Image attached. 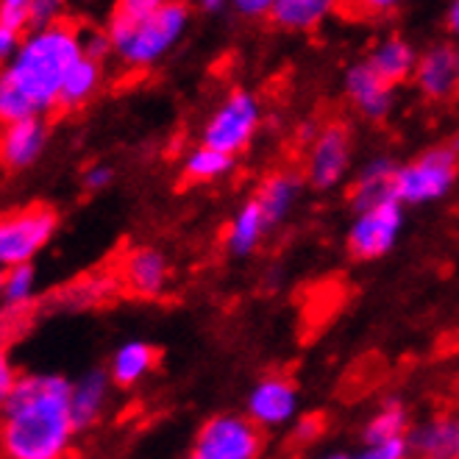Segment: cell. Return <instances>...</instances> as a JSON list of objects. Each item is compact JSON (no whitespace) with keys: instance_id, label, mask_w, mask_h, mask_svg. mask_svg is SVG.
<instances>
[{"instance_id":"6da1fadb","label":"cell","mask_w":459,"mask_h":459,"mask_svg":"<svg viewBox=\"0 0 459 459\" xmlns=\"http://www.w3.org/2000/svg\"><path fill=\"white\" fill-rule=\"evenodd\" d=\"M73 382L65 373H20V382L0 410V456L65 459L78 435L73 415Z\"/></svg>"},{"instance_id":"7a4b0ae2","label":"cell","mask_w":459,"mask_h":459,"mask_svg":"<svg viewBox=\"0 0 459 459\" xmlns=\"http://www.w3.org/2000/svg\"><path fill=\"white\" fill-rule=\"evenodd\" d=\"M81 53V25L75 22L65 20L25 34L0 67V126L56 109L65 75Z\"/></svg>"},{"instance_id":"3957f363","label":"cell","mask_w":459,"mask_h":459,"mask_svg":"<svg viewBox=\"0 0 459 459\" xmlns=\"http://www.w3.org/2000/svg\"><path fill=\"white\" fill-rule=\"evenodd\" d=\"M193 9L184 0H170L168 6H161L156 14L140 20V22H117L109 20L106 34L112 39L115 56L131 67V70H145L159 65L168 53L184 39L186 29H190Z\"/></svg>"},{"instance_id":"277c9868","label":"cell","mask_w":459,"mask_h":459,"mask_svg":"<svg viewBox=\"0 0 459 459\" xmlns=\"http://www.w3.org/2000/svg\"><path fill=\"white\" fill-rule=\"evenodd\" d=\"M59 231V214L50 206L34 204L0 214V264L22 267L50 246Z\"/></svg>"},{"instance_id":"5b68a950","label":"cell","mask_w":459,"mask_h":459,"mask_svg":"<svg viewBox=\"0 0 459 459\" xmlns=\"http://www.w3.org/2000/svg\"><path fill=\"white\" fill-rule=\"evenodd\" d=\"M456 178L459 159L448 145H435L395 170V198L412 206L440 201L451 193Z\"/></svg>"},{"instance_id":"8992f818","label":"cell","mask_w":459,"mask_h":459,"mask_svg":"<svg viewBox=\"0 0 459 459\" xmlns=\"http://www.w3.org/2000/svg\"><path fill=\"white\" fill-rule=\"evenodd\" d=\"M262 123V103L248 90H234L209 115L204 126V145L223 151L229 156L242 153L256 137Z\"/></svg>"},{"instance_id":"52a82bcc","label":"cell","mask_w":459,"mask_h":459,"mask_svg":"<svg viewBox=\"0 0 459 459\" xmlns=\"http://www.w3.org/2000/svg\"><path fill=\"white\" fill-rule=\"evenodd\" d=\"M264 431L251 418L214 415L209 418L198 437L193 456L198 459H262Z\"/></svg>"},{"instance_id":"ba28073f","label":"cell","mask_w":459,"mask_h":459,"mask_svg":"<svg viewBox=\"0 0 459 459\" xmlns=\"http://www.w3.org/2000/svg\"><path fill=\"white\" fill-rule=\"evenodd\" d=\"M351 151H354L351 128L345 123H326L309 143L304 178L315 190H332V186H337L348 173Z\"/></svg>"},{"instance_id":"9c48e42d","label":"cell","mask_w":459,"mask_h":459,"mask_svg":"<svg viewBox=\"0 0 459 459\" xmlns=\"http://www.w3.org/2000/svg\"><path fill=\"white\" fill-rule=\"evenodd\" d=\"M401 226H403V204L401 201H387L382 206L359 212L354 226L348 231V254L354 259L385 256L395 246Z\"/></svg>"},{"instance_id":"30bf717a","label":"cell","mask_w":459,"mask_h":459,"mask_svg":"<svg viewBox=\"0 0 459 459\" xmlns=\"http://www.w3.org/2000/svg\"><path fill=\"white\" fill-rule=\"evenodd\" d=\"M50 143V126L45 117H25L0 128V165L6 170H29L42 159Z\"/></svg>"},{"instance_id":"8fae6325","label":"cell","mask_w":459,"mask_h":459,"mask_svg":"<svg viewBox=\"0 0 459 459\" xmlns=\"http://www.w3.org/2000/svg\"><path fill=\"white\" fill-rule=\"evenodd\" d=\"M342 87H345V95L348 100L354 103V109L379 123V120H387L393 106H395V87H390L387 81L376 73L368 62H357L345 70V78H342Z\"/></svg>"},{"instance_id":"7c38bea8","label":"cell","mask_w":459,"mask_h":459,"mask_svg":"<svg viewBox=\"0 0 459 459\" xmlns=\"http://www.w3.org/2000/svg\"><path fill=\"white\" fill-rule=\"evenodd\" d=\"M295 407H299V387H295V382L287 373H267L248 398V418L256 426L270 429L287 423L295 415Z\"/></svg>"},{"instance_id":"4fadbf2b","label":"cell","mask_w":459,"mask_h":459,"mask_svg":"<svg viewBox=\"0 0 459 459\" xmlns=\"http://www.w3.org/2000/svg\"><path fill=\"white\" fill-rule=\"evenodd\" d=\"M170 281V264L156 248H131L120 262V284L137 299H159Z\"/></svg>"},{"instance_id":"5bb4252c","label":"cell","mask_w":459,"mask_h":459,"mask_svg":"<svg viewBox=\"0 0 459 459\" xmlns=\"http://www.w3.org/2000/svg\"><path fill=\"white\" fill-rule=\"evenodd\" d=\"M412 81L426 100H448L459 90L456 48H451V45L426 48L418 56Z\"/></svg>"},{"instance_id":"9a60e30c","label":"cell","mask_w":459,"mask_h":459,"mask_svg":"<svg viewBox=\"0 0 459 459\" xmlns=\"http://www.w3.org/2000/svg\"><path fill=\"white\" fill-rule=\"evenodd\" d=\"M112 387H115L112 376L103 368H92L87 373H81L73 382L70 401H73V415H75L78 429H87L103 418L106 407H109V401H112Z\"/></svg>"},{"instance_id":"2e32d148","label":"cell","mask_w":459,"mask_h":459,"mask_svg":"<svg viewBox=\"0 0 459 459\" xmlns=\"http://www.w3.org/2000/svg\"><path fill=\"white\" fill-rule=\"evenodd\" d=\"M395 170L398 165H393V159L387 156H379L368 161V165L362 168V173L354 178V184H351V206L359 212H368L373 206H382L387 201H398L395 198Z\"/></svg>"},{"instance_id":"e0dca14e","label":"cell","mask_w":459,"mask_h":459,"mask_svg":"<svg viewBox=\"0 0 459 459\" xmlns=\"http://www.w3.org/2000/svg\"><path fill=\"white\" fill-rule=\"evenodd\" d=\"M418 56L420 53L415 50V45L410 39H403L398 34H387L370 48L365 62L379 73L390 87H398L415 75Z\"/></svg>"},{"instance_id":"ac0fdd59","label":"cell","mask_w":459,"mask_h":459,"mask_svg":"<svg viewBox=\"0 0 459 459\" xmlns=\"http://www.w3.org/2000/svg\"><path fill=\"white\" fill-rule=\"evenodd\" d=\"M156 362H159V351L156 345L145 342V340H126L123 345L115 348V354L109 359V376L115 387H137L143 379L156 370Z\"/></svg>"},{"instance_id":"d6986e66","label":"cell","mask_w":459,"mask_h":459,"mask_svg":"<svg viewBox=\"0 0 459 459\" xmlns=\"http://www.w3.org/2000/svg\"><path fill=\"white\" fill-rule=\"evenodd\" d=\"M304 173H295V170H273L262 184L254 195V201L259 204L262 214L267 226L273 229L279 221L287 218V212L292 209L295 198H299L301 186H304Z\"/></svg>"},{"instance_id":"ffe728a7","label":"cell","mask_w":459,"mask_h":459,"mask_svg":"<svg viewBox=\"0 0 459 459\" xmlns=\"http://www.w3.org/2000/svg\"><path fill=\"white\" fill-rule=\"evenodd\" d=\"M340 6V0H276L270 22L290 34H307L326 22Z\"/></svg>"},{"instance_id":"44dd1931","label":"cell","mask_w":459,"mask_h":459,"mask_svg":"<svg viewBox=\"0 0 459 459\" xmlns=\"http://www.w3.org/2000/svg\"><path fill=\"white\" fill-rule=\"evenodd\" d=\"M100 81H103V62H95L81 53L65 75L59 106L62 109H81V106L95 98V92L100 90Z\"/></svg>"},{"instance_id":"7402d4cb","label":"cell","mask_w":459,"mask_h":459,"mask_svg":"<svg viewBox=\"0 0 459 459\" xmlns=\"http://www.w3.org/2000/svg\"><path fill=\"white\" fill-rule=\"evenodd\" d=\"M410 448L420 459H454L456 456V420L431 418L410 431Z\"/></svg>"},{"instance_id":"603a6c76","label":"cell","mask_w":459,"mask_h":459,"mask_svg":"<svg viewBox=\"0 0 459 459\" xmlns=\"http://www.w3.org/2000/svg\"><path fill=\"white\" fill-rule=\"evenodd\" d=\"M267 221H264V214L259 209V204L251 198L239 206V212L234 214V221L226 231V248L237 256H246L251 254L256 246H259V239L264 237L267 231Z\"/></svg>"},{"instance_id":"cb8c5ba5","label":"cell","mask_w":459,"mask_h":459,"mask_svg":"<svg viewBox=\"0 0 459 459\" xmlns=\"http://www.w3.org/2000/svg\"><path fill=\"white\" fill-rule=\"evenodd\" d=\"M231 168H234V156H229L223 151H214L201 143L195 151L186 153L184 165H181V176L186 184H209V181L223 178Z\"/></svg>"},{"instance_id":"d4e9b609","label":"cell","mask_w":459,"mask_h":459,"mask_svg":"<svg viewBox=\"0 0 459 459\" xmlns=\"http://www.w3.org/2000/svg\"><path fill=\"white\" fill-rule=\"evenodd\" d=\"M407 435H410V415L403 410V403L398 401H387L385 407L365 423V431H362L365 446L393 440V437H407Z\"/></svg>"},{"instance_id":"484cf974","label":"cell","mask_w":459,"mask_h":459,"mask_svg":"<svg viewBox=\"0 0 459 459\" xmlns=\"http://www.w3.org/2000/svg\"><path fill=\"white\" fill-rule=\"evenodd\" d=\"M39 292V276L34 264H22V267H9L4 290H0V301L6 309H22L29 307Z\"/></svg>"},{"instance_id":"4316f807","label":"cell","mask_w":459,"mask_h":459,"mask_svg":"<svg viewBox=\"0 0 459 459\" xmlns=\"http://www.w3.org/2000/svg\"><path fill=\"white\" fill-rule=\"evenodd\" d=\"M31 6L34 0H0V25L25 37L31 31Z\"/></svg>"},{"instance_id":"83f0119b","label":"cell","mask_w":459,"mask_h":459,"mask_svg":"<svg viewBox=\"0 0 459 459\" xmlns=\"http://www.w3.org/2000/svg\"><path fill=\"white\" fill-rule=\"evenodd\" d=\"M170 0H115V9L109 20L117 22H140L151 14H156L161 6H168Z\"/></svg>"},{"instance_id":"f1b7e54d","label":"cell","mask_w":459,"mask_h":459,"mask_svg":"<svg viewBox=\"0 0 459 459\" xmlns=\"http://www.w3.org/2000/svg\"><path fill=\"white\" fill-rule=\"evenodd\" d=\"M323 431H326V418H323L320 412H312V415H304L299 420V426L292 429V435H290V448L295 451H301L307 446H312Z\"/></svg>"},{"instance_id":"f546056e","label":"cell","mask_w":459,"mask_h":459,"mask_svg":"<svg viewBox=\"0 0 459 459\" xmlns=\"http://www.w3.org/2000/svg\"><path fill=\"white\" fill-rule=\"evenodd\" d=\"M67 0H34L31 6V31L50 29V25L65 22Z\"/></svg>"},{"instance_id":"4dcf8cb0","label":"cell","mask_w":459,"mask_h":459,"mask_svg":"<svg viewBox=\"0 0 459 459\" xmlns=\"http://www.w3.org/2000/svg\"><path fill=\"white\" fill-rule=\"evenodd\" d=\"M81 50H84V56H90L95 62H106L115 53L109 34L98 31V29H81Z\"/></svg>"},{"instance_id":"1f68e13d","label":"cell","mask_w":459,"mask_h":459,"mask_svg":"<svg viewBox=\"0 0 459 459\" xmlns=\"http://www.w3.org/2000/svg\"><path fill=\"white\" fill-rule=\"evenodd\" d=\"M410 437H393L382 443H370L365 446L359 459H407L410 456Z\"/></svg>"},{"instance_id":"d6a6232c","label":"cell","mask_w":459,"mask_h":459,"mask_svg":"<svg viewBox=\"0 0 459 459\" xmlns=\"http://www.w3.org/2000/svg\"><path fill=\"white\" fill-rule=\"evenodd\" d=\"M17 382H20V370H17L12 354H9V348L0 342V410L6 407V401L14 393Z\"/></svg>"},{"instance_id":"836d02e7","label":"cell","mask_w":459,"mask_h":459,"mask_svg":"<svg viewBox=\"0 0 459 459\" xmlns=\"http://www.w3.org/2000/svg\"><path fill=\"white\" fill-rule=\"evenodd\" d=\"M407 0H348V6L359 17H387L401 9Z\"/></svg>"},{"instance_id":"e575fe53","label":"cell","mask_w":459,"mask_h":459,"mask_svg":"<svg viewBox=\"0 0 459 459\" xmlns=\"http://www.w3.org/2000/svg\"><path fill=\"white\" fill-rule=\"evenodd\" d=\"M229 6L246 20H259V17H270L276 0H229Z\"/></svg>"},{"instance_id":"d590c367","label":"cell","mask_w":459,"mask_h":459,"mask_svg":"<svg viewBox=\"0 0 459 459\" xmlns=\"http://www.w3.org/2000/svg\"><path fill=\"white\" fill-rule=\"evenodd\" d=\"M115 181V170L109 165H90L84 170V186L90 193H103L106 186H112Z\"/></svg>"},{"instance_id":"8d00e7d4","label":"cell","mask_w":459,"mask_h":459,"mask_svg":"<svg viewBox=\"0 0 459 459\" xmlns=\"http://www.w3.org/2000/svg\"><path fill=\"white\" fill-rule=\"evenodd\" d=\"M20 39H22L20 34H14V31H9V29L0 25V67H4L12 59V53L17 50Z\"/></svg>"},{"instance_id":"74e56055","label":"cell","mask_w":459,"mask_h":459,"mask_svg":"<svg viewBox=\"0 0 459 459\" xmlns=\"http://www.w3.org/2000/svg\"><path fill=\"white\" fill-rule=\"evenodd\" d=\"M446 29L451 31V37L459 39V0H448V9H446Z\"/></svg>"},{"instance_id":"f35d334b","label":"cell","mask_w":459,"mask_h":459,"mask_svg":"<svg viewBox=\"0 0 459 459\" xmlns=\"http://www.w3.org/2000/svg\"><path fill=\"white\" fill-rule=\"evenodd\" d=\"M190 9H201V12H221L223 6H229V0H184Z\"/></svg>"},{"instance_id":"ab89813d","label":"cell","mask_w":459,"mask_h":459,"mask_svg":"<svg viewBox=\"0 0 459 459\" xmlns=\"http://www.w3.org/2000/svg\"><path fill=\"white\" fill-rule=\"evenodd\" d=\"M448 148H451V151H454V156L459 159V131H456V134H454V137L448 140Z\"/></svg>"},{"instance_id":"60d3db41","label":"cell","mask_w":459,"mask_h":459,"mask_svg":"<svg viewBox=\"0 0 459 459\" xmlns=\"http://www.w3.org/2000/svg\"><path fill=\"white\" fill-rule=\"evenodd\" d=\"M4 279H6V267L0 264V290H4Z\"/></svg>"},{"instance_id":"b9f144b4","label":"cell","mask_w":459,"mask_h":459,"mask_svg":"<svg viewBox=\"0 0 459 459\" xmlns=\"http://www.w3.org/2000/svg\"><path fill=\"white\" fill-rule=\"evenodd\" d=\"M454 459H459V420H456V456Z\"/></svg>"},{"instance_id":"7bdbcfd3","label":"cell","mask_w":459,"mask_h":459,"mask_svg":"<svg viewBox=\"0 0 459 459\" xmlns=\"http://www.w3.org/2000/svg\"><path fill=\"white\" fill-rule=\"evenodd\" d=\"M329 459H351V456H342V454H334V456H329Z\"/></svg>"},{"instance_id":"ee69618b","label":"cell","mask_w":459,"mask_h":459,"mask_svg":"<svg viewBox=\"0 0 459 459\" xmlns=\"http://www.w3.org/2000/svg\"><path fill=\"white\" fill-rule=\"evenodd\" d=\"M456 70H459V48H456Z\"/></svg>"},{"instance_id":"f6af8a7d","label":"cell","mask_w":459,"mask_h":459,"mask_svg":"<svg viewBox=\"0 0 459 459\" xmlns=\"http://www.w3.org/2000/svg\"><path fill=\"white\" fill-rule=\"evenodd\" d=\"M190 459H198V456H190Z\"/></svg>"}]
</instances>
